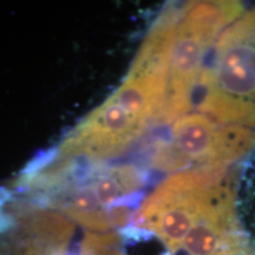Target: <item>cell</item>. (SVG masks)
I'll return each mask as SVG.
<instances>
[{"mask_svg": "<svg viewBox=\"0 0 255 255\" xmlns=\"http://www.w3.org/2000/svg\"><path fill=\"white\" fill-rule=\"evenodd\" d=\"M194 94L216 122L255 127V8L220 34Z\"/></svg>", "mask_w": 255, "mask_h": 255, "instance_id": "1", "label": "cell"}, {"mask_svg": "<svg viewBox=\"0 0 255 255\" xmlns=\"http://www.w3.org/2000/svg\"><path fill=\"white\" fill-rule=\"evenodd\" d=\"M234 190L225 165L178 171L142 201L131 226L156 237L176 255L189 232Z\"/></svg>", "mask_w": 255, "mask_h": 255, "instance_id": "2", "label": "cell"}, {"mask_svg": "<svg viewBox=\"0 0 255 255\" xmlns=\"http://www.w3.org/2000/svg\"><path fill=\"white\" fill-rule=\"evenodd\" d=\"M242 6L235 1L189 2L181 9L169 68L168 95L156 124H170L188 114L207 55L228 25L237 20Z\"/></svg>", "mask_w": 255, "mask_h": 255, "instance_id": "3", "label": "cell"}, {"mask_svg": "<svg viewBox=\"0 0 255 255\" xmlns=\"http://www.w3.org/2000/svg\"><path fill=\"white\" fill-rule=\"evenodd\" d=\"M254 145L255 132L248 128L219 123L201 113L186 114L173 122L168 141L156 143L152 161L162 171L228 167Z\"/></svg>", "mask_w": 255, "mask_h": 255, "instance_id": "4", "label": "cell"}, {"mask_svg": "<svg viewBox=\"0 0 255 255\" xmlns=\"http://www.w3.org/2000/svg\"><path fill=\"white\" fill-rule=\"evenodd\" d=\"M104 255H127V254H124L122 251L117 250L116 246H114L113 248H110V250L108 251L107 253H105Z\"/></svg>", "mask_w": 255, "mask_h": 255, "instance_id": "5", "label": "cell"}]
</instances>
